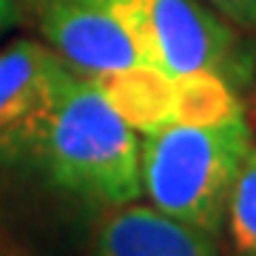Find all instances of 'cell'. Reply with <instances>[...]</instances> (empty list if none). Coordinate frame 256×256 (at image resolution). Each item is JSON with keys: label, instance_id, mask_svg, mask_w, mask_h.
<instances>
[{"label": "cell", "instance_id": "cell-1", "mask_svg": "<svg viewBox=\"0 0 256 256\" xmlns=\"http://www.w3.org/2000/svg\"><path fill=\"white\" fill-rule=\"evenodd\" d=\"M140 142L142 134L120 117L92 74H77L0 165L26 168L57 191L106 210L142 196Z\"/></svg>", "mask_w": 256, "mask_h": 256}, {"label": "cell", "instance_id": "cell-2", "mask_svg": "<svg viewBox=\"0 0 256 256\" xmlns=\"http://www.w3.org/2000/svg\"><path fill=\"white\" fill-rule=\"evenodd\" d=\"M254 142L245 111L220 122H171L142 134V196L165 216L220 236L236 174Z\"/></svg>", "mask_w": 256, "mask_h": 256}, {"label": "cell", "instance_id": "cell-3", "mask_svg": "<svg viewBox=\"0 0 256 256\" xmlns=\"http://www.w3.org/2000/svg\"><path fill=\"white\" fill-rule=\"evenodd\" d=\"M131 28L146 66L168 77L216 74L234 92L254 82L256 54L242 28L205 0H128Z\"/></svg>", "mask_w": 256, "mask_h": 256}, {"label": "cell", "instance_id": "cell-4", "mask_svg": "<svg viewBox=\"0 0 256 256\" xmlns=\"http://www.w3.org/2000/svg\"><path fill=\"white\" fill-rule=\"evenodd\" d=\"M18 6L40 40L80 74L146 66L128 0H18Z\"/></svg>", "mask_w": 256, "mask_h": 256}, {"label": "cell", "instance_id": "cell-5", "mask_svg": "<svg viewBox=\"0 0 256 256\" xmlns=\"http://www.w3.org/2000/svg\"><path fill=\"white\" fill-rule=\"evenodd\" d=\"M54 48L18 37L0 48V162L77 77Z\"/></svg>", "mask_w": 256, "mask_h": 256}, {"label": "cell", "instance_id": "cell-6", "mask_svg": "<svg viewBox=\"0 0 256 256\" xmlns=\"http://www.w3.org/2000/svg\"><path fill=\"white\" fill-rule=\"evenodd\" d=\"M82 256H222L216 236L142 202L106 208Z\"/></svg>", "mask_w": 256, "mask_h": 256}, {"label": "cell", "instance_id": "cell-7", "mask_svg": "<svg viewBox=\"0 0 256 256\" xmlns=\"http://www.w3.org/2000/svg\"><path fill=\"white\" fill-rule=\"evenodd\" d=\"M106 100L131 122L140 134H151L176 122L174 111V77L151 66H134L120 72L92 74Z\"/></svg>", "mask_w": 256, "mask_h": 256}, {"label": "cell", "instance_id": "cell-8", "mask_svg": "<svg viewBox=\"0 0 256 256\" xmlns=\"http://www.w3.org/2000/svg\"><path fill=\"white\" fill-rule=\"evenodd\" d=\"M228 82L208 72L174 77V111L176 122H220L242 111Z\"/></svg>", "mask_w": 256, "mask_h": 256}, {"label": "cell", "instance_id": "cell-9", "mask_svg": "<svg viewBox=\"0 0 256 256\" xmlns=\"http://www.w3.org/2000/svg\"><path fill=\"white\" fill-rule=\"evenodd\" d=\"M222 230L234 256H256V142L236 174Z\"/></svg>", "mask_w": 256, "mask_h": 256}, {"label": "cell", "instance_id": "cell-10", "mask_svg": "<svg viewBox=\"0 0 256 256\" xmlns=\"http://www.w3.org/2000/svg\"><path fill=\"white\" fill-rule=\"evenodd\" d=\"M205 3L214 6L222 18H228L242 32L256 28V0H205Z\"/></svg>", "mask_w": 256, "mask_h": 256}, {"label": "cell", "instance_id": "cell-11", "mask_svg": "<svg viewBox=\"0 0 256 256\" xmlns=\"http://www.w3.org/2000/svg\"><path fill=\"white\" fill-rule=\"evenodd\" d=\"M20 6L18 0H0V34H6L12 26L20 23Z\"/></svg>", "mask_w": 256, "mask_h": 256}]
</instances>
